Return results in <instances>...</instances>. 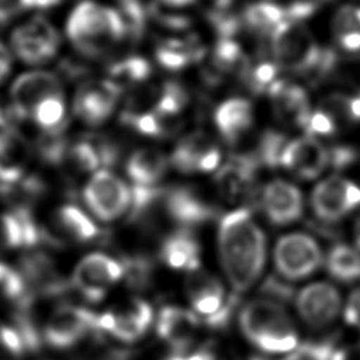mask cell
Wrapping results in <instances>:
<instances>
[{
    "instance_id": "obj_1",
    "label": "cell",
    "mask_w": 360,
    "mask_h": 360,
    "mask_svg": "<svg viewBox=\"0 0 360 360\" xmlns=\"http://www.w3.org/2000/svg\"><path fill=\"white\" fill-rule=\"evenodd\" d=\"M218 253L221 266L236 292L248 291L262 276L266 236L248 208H238L219 221Z\"/></svg>"
},
{
    "instance_id": "obj_2",
    "label": "cell",
    "mask_w": 360,
    "mask_h": 360,
    "mask_svg": "<svg viewBox=\"0 0 360 360\" xmlns=\"http://www.w3.org/2000/svg\"><path fill=\"white\" fill-rule=\"evenodd\" d=\"M66 35L83 56L104 55L114 44L127 38L118 11L94 1L79 3L68 17Z\"/></svg>"
},
{
    "instance_id": "obj_3",
    "label": "cell",
    "mask_w": 360,
    "mask_h": 360,
    "mask_svg": "<svg viewBox=\"0 0 360 360\" xmlns=\"http://www.w3.org/2000/svg\"><path fill=\"white\" fill-rule=\"evenodd\" d=\"M243 336L263 353H287L298 346V333L288 312L270 298L248 302L239 314Z\"/></svg>"
},
{
    "instance_id": "obj_4",
    "label": "cell",
    "mask_w": 360,
    "mask_h": 360,
    "mask_svg": "<svg viewBox=\"0 0 360 360\" xmlns=\"http://www.w3.org/2000/svg\"><path fill=\"white\" fill-rule=\"evenodd\" d=\"M186 291L193 309L202 316L205 325L211 329L226 328L239 304L238 295H228L215 276L198 269L190 271L186 280Z\"/></svg>"
},
{
    "instance_id": "obj_5",
    "label": "cell",
    "mask_w": 360,
    "mask_h": 360,
    "mask_svg": "<svg viewBox=\"0 0 360 360\" xmlns=\"http://www.w3.org/2000/svg\"><path fill=\"white\" fill-rule=\"evenodd\" d=\"M270 49L278 68L301 76L314 62L321 46L304 24L284 20L270 35Z\"/></svg>"
},
{
    "instance_id": "obj_6",
    "label": "cell",
    "mask_w": 360,
    "mask_h": 360,
    "mask_svg": "<svg viewBox=\"0 0 360 360\" xmlns=\"http://www.w3.org/2000/svg\"><path fill=\"white\" fill-rule=\"evenodd\" d=\"M89 211L100 221L110 222L124 215L131 205V190L107 169L96 172L83 188Z\"/></svg>"
},
{
    "instance_id": "obj_7",
    "label": "cell",
    "mask_w": 360,
    "mask_h": 360,
    "mask_svg": "<svg viewBox=\"0 0 360 360\" xmlns=\"http://www.w3.org/2000/svg\"><path fill=\"white\" fill-rule=\"evenodd\" d=\"M124 277L122 262L105 253H89L75 266L70 287L90 302L104 298L108 288Z\"/></svg>"
},
{
    "instance_id": "obj_8",
    "label": "cell",
    "mask_w": 360,
    "mask_h": 360,
    "mask_svg": "<svg viewBox=\"0 0 360 360\" xmlns=\"http://www.w3.org/2000/svg\"><path fill=\"white\" fill-rule=\"evenodd\" d=\"M96 315L89 308L60 305L51 312L41 328L42 342L56 350L70 349L96 330Z\"/></svg>"
},
{
    "instance_id": "obj_9",
    "label": "cell",
    "mask_w": 360,
    "mask_h": 360,
    "mask_svg": "<svg viewBox=\"0 0 360 360\" xmlns=\"http://www.w3.org/2000/svg\"><path fill=\"white\" fill-rule=\"evenodd\" d=\"M321 263L322 250L316 240L307 233H287L276 243L274 264L284 278H305L311 276Z\"/></svg>"
},
{
    "instance_id": "obj_10",
    "label": "cell",
    "mask_w": 360,
    "mask_h": 360,
    "mask_svg": "<svg viewBox=\"0 0 360 360\" xmlns=\"http://www.w3.org/2000/svg\"><path fill=\"white\" fill-rule=\"evenodd\" d=\"M10 42L20 60L28 65H41L56 55L60 38L51 21L44 17H32L13 31Z\"/></svg>"
},
{
    "instance_id": "obj_11",
    "label": "cell",
    "mask_w": 360,
    "mask_h": 360,
    "mask_svg": "<svg viewBox=\"0 0 360 360\" xmlns=\"http://www.w3.org/2000/svg\"><path fill=\"white\" fill-rule=\"evenodd\" d=\"M311 205L321 221L338 222L360 210V184L340 176H330L315 186Z\"/></svg>"
},
{
    "instance_id": "obj_12",
    "label": "cell",
    "mask_w": 360,
    "mask_h": 360,
    "mask_svg": "<svg viewBox=\"0 0 360 360\" xmlns=\"http://www.w3.org/2000/svg\"><path fill=\"white\" fill-rule=\"evenodd\" d=\"M18 271L34 300L38 297L62 295L70 285V283L62 277L56 262L38 248L25 250L20 259Z\"/></svg>"
},
{
    "instance_id": "obj_13",
    "label": "cell",
    "mask_w": 360,
    "mask_h": 360,
    "mask_svg": "<svg viewBox=\"0 0 360 360\" xmlns=\"http://www.w3.org/2000/svg\"><path fill=\"white\" fill-rule=\"evenodd\" d=\"M63 93L60 79L46 70L20 75L10 87V108L18 121L30 118L34 108L46 97Z\"/></svg>"
},
{
    "instance_id": "obj_14",
    "label": "cell",
    "mask_w": 360,
    "mask_h": 360,
    "mask_svg": "<svg viewBox=\"0 0 360 360\" xmlns=\"http://www.w3.org/2000/svg\"><path fill=\"white\" fill-rule=\"evenodd\" d=\"M152 319L150 305L141 298H134L121 309L97 314L96 330L105 332L122 342H135L148 332Z\"/></svg>"
},
{
    "instance_id": "obj_15",
    "label": "cell",
    "mask_w": 360,
    "mask_h": 360,
    "mask_svg": "<svg viewBox=\"0 0 360 360\" xmlns=\"http://www.w3.org/2000/svg\"><path fill=\"white\" fill-rule=\"evenodd\" d=\"M301 319L311 328H326L336 321L342 309V298L338 288L319 281L305 285L295 300Z\"/></svg>"
},
{
    "instance_id": "obj_16",
    "label": "cell",
    "mask_w": 360,
    "mask_h": 360,
    "mask_svg": "<svg viewBox=\"0 0 360 360\" xmlns=\"http://www.w3.org/2000/svg\"><path fill=\"white\" fill-rule=\"evenodd\" d=\"M163 211L183 229H191L215 215V208L193 187L176 186L165 190Z\"/></svg>"
},
{
    "instance_id": "obj_17",
    "label": "cell",
    "mask_w": 360,
    "mask_h": 360,
    "mask_svg": "<svg viewBox=\"0 0 360 360\" xmlns=\"http://www.w3.org/2000/svg\"><path fill=\"white\" fill-rule=\"evenodd\" d=\"M221 150L212 138L201 131L191 132L176 145L170 162L181 173L214 172L218 169Z\"/></svg>"
},
{
    "instance_id": "obj_18",
    "label": "cell",
    "mask_w": 360,
    "mask_h": 360,
    "mask_svg": "<svg viewBox=\"0 0 360 360\" xmlns=\"http://www.w3.org/2000/svg\"><path fill=\"white\" fill-rule=\"evenodd\" d=\"M120 91L110 79L86 82L75 96L73 111L87 125H100L112 114Z\"/></svg>"
},
{
    "instance_id": "obj_19",
    "label": "cell",
    "mask_w": 360,
    "mask_h": 360,
    "mask_svg": "<svg viewBox=\"0 0 360 360\" xmlns=\"http://www.w3.org/2000/svg\"><path fill=\"white\" fill-rule=\"evenodd\" d=\"M45 242L59 245L62 240L87 243L100 235L96 222L77 205L63 204L52 215L51 229L44 226Z\"/></svg>"
},
{
    "instance_id": "obj_20",
    "label": "cell",
    "mask_w": 360,
    "mask_h": 360,
    "mask_svg": "<svg viewBox=\"0 0 360 360\" xmlns=\"http://www.w3.org/2000/svg\"><path fill=\"white\" fill-rule=\"evenodd\" d=\"M281 166L300 179H315L329 166V149L314 136L304 135L285 145Z\"/></svg>"
},
{
    "instance_id": "obj_21",
    "label": "cell",
    "mask_w": 360,
    "mask_h": 360,
    "mask_svg": "<svg viewBox=\"0 0 360 360\" xmlns=\"http://www.w3.org/2000/svg\"><path fill=\"white\" fill-rule=\"evenodd\" d=\"M260 205L274 225H287L301 218L304 200L298 187L284 180H273L262 191Z\"/></svg>"
},
{
    "instance_id": "obj_22",
    "label": "cell",
    "mask_w": 360,
    "mask_h": 360,
    "mask_svg": "<svg viewBox=\"0 0 360 360\" xmlns=\"http://www.w3.org/2000/svg\"><path fill=\"white\" fill-rule=\"evenodd\" d=\"M31 156V145L15 127L0 131V191L24 179Z\"/></svg>"
},
{
    "instance_id": "obj_23",
    "label": "cell",
    "mask_w": 360,
    "mask_h": 360,
    "mask_svg": "<svg viewBox=\"0 0 360 360\" xmlns=\"http://www.w3.org/2000/svg\"><path fill=\"white\" fill-rule=\"evenodd\" d=\"M267 93L274 114L281 122L300 128L307 127L311 110L307 91L301 86L278 79L267 89Z\"/></svg>"
},
{
    "instance_id": "obj_24",
    "label": "cell",
    "mask_w": 360,
    "mask_h": 360,
    "mask_svg": "<svg viewBox=\"0 0 360 360\" xmlns=\"http://www.w3.org/2000/svg\"><path fill=\"white\" fill-rule=\"evenodd\" d=\"M259 166L252 153L233 155L217 172L215 181L219 194L228 201H235L250 194Z\"/></svg>"
},
{
    "instance_id": "obj_25",
    "label": "cell",
    "mask_w": 360,
    "mask_h": 360,
    "mask_svg": "<svg viewBox=\"0 0 360 360\" xmlns=\"http://www.w3.org/2000/svg\"><path fill=\"white\" fill-rule=\"evenodd\" d=\"M200 319L195 314L177 305L160 309L156 319V332L173 352L181 353L188 349L198 330Z\"/></svg>"
},
{
    "instance_id": "obj_26",
    "label": "cell",
    "mask_w": 360,
    "mask_h": 360,
    "mask_svg": "<svg viewBox=\"0 0 360 360\" xmlns=\"http://www.w3.org/2000/svg\"><path fill=\"white\" fill-rule=\"evenodd\" d=\"M214 121L219 135L228 143H236L252 127V104L245 98H229L218 105Z\"/></svg>"
},
{
    "instance_id": "obj_27",
    "label": "cell",
    "mask_w": 360,
    "mask_h": 360,
    "mask_svg": "<svg viewBox=\"0 0 360 360\" xmlns=\"http://www.w3.org/2000/svg\"><path fill=\"white\" fill-rule=\"evenodd\" d=\"M160 259L172 269L194 271L200 269V245L190 229L180 228L163 239Z\"/></svg>"
},
{
    "instance_id": "obj_28",
    "label": "cell",
    "mask_w": 360,
    "mask_h": 360,
    "mask_svg": "<svg viewBox=\"0 0 360 360\" xmlns=\"http://www.w3.org/2000/svg\"><path fill=\"white\" fill-rule=\"evenodd\" d=\"M125 169L132 186H158L167 170V158L155 148L138 149L129 156Z\"/></svg>"
},
{
    "instance_id": "obj_29",
    "label": "cell",
    "mask_w": 360,
    "mask_h": 360,
    "mask_svg": "<svg viewBox=\"0 0 360 360\" xmlns=\"http://www.w3.org/2000/svg\"><path fill=\"white\" fill-rule=\"evenodd\" d=\"M287 17L285 8L270 1L249 4L242 15V22L249 31L260 37L271 35L274 28Z\"/></svg>"
},
{
    "instance_id": "obj_30",
    "label": "cell",
    "mask_w": 360,
    "mask_h": 360,
    "mask_svg": "<svg viewBox=\"0 0 360 360\" xmlns=\"http://www.w3.org/2000/svg\"><path fill=\"white\" fill-rule=\"evenodd\" d=\"M329 274L340 283H356L360 280V250L346 243L335 245L326 257Z\"/></svg>"
},
{
    "instance_id": "obj_31",
    "label": "cell",
    "mask_w": 360,
    "mask_h": 360,
    "mask_svg": "<svg viewBox=\"0 0 360 360\" xmlns=\"http://www.w3.org/2000/svg\"><path fill=\"white\" fill-rule=\"evenodd\" d=\"M30 118L37 124L42 134H63L68 124L63 93L52 94L42 100L34 108Z\"/></svg>"
},
{
    "instance_id": "obj_32",
    "label": "cell",
    "mask_w": 360,
    "mask_h": 360,
    "mask_svg": "<svg viewBox=\"0 0 360 360\" xmlns=\"http://www.w3.org/2000/svg\"><path fill=\"white\" fill-rule=\"evenodd\" d=\"M62 165H66L75 173H90L101 165L98 152L90 135L72 143L69 142Z\"/></svg>"
},
{
    "instance_id": "obj_33",
    "label": "cell",
    "mask_w": 360,
    "mask_h": 360,
    "mask_svg": "<svg viewBox=\"0 0 360 360\" xmlns=\"http://www.w3.org/2000/svg\"><path fill=\"white\" fill-rule=\"evenodd\" d=\"M150 63L142 56H129L110 66V80L121 90L127 86L138 84L150 76Z\"/></svg>"
},
{
    "instance_id": "obj_34",
    "label": "cell",
    "mask_w": 360,
    "mask_h": 360,
    "mask_svg": "<svg viewBox=\"0 0 360 360\" xmlns=\"http://www.w3.org/2000/svg\"><path fill=\"white\" fill-rule=\"evenodd\" d=\"M0 297L11 302L15 308L32 304L35 300L30 295L18 269L0 260Z\"/></svg>"
},
{
    "instance_id": "obj_35",
    "label": "cell",
    "mask_w": 360,
    "mask_h": 360,
    "mask_svg": "<svg viewBox=\"0 0 360 360\" xmlns=\"http://www.w3.org/2000/svg\"><path fill=\"white\" fill-rule=\"evenodd\" d=\"M287 139L281 132L267 129L259 138L257 146L252 153L259 165L267 167H277L281 165V155L287 145Z\"/></svg>"
},
{
    "instance_id": "obj_36",
    "label": "cell",
    "mask_w": 360,
    "mask_h": 360,
    "mask_svg": "<svg viewBox=\"0 0 360 360\" xmlns=\"http://www.w3.org/2000/svg\"><path fill=\"white\" fill-rule=\"evenodd\" d=\"M115 10L122 20L127 38L139 39L146 25V11L141 0H117Z\"/></svg>"
},
{
    "instance_id": "obj_37",
    "label": "cell",
    "mask_w": 360,
    "mask_h": 360,
    "mask_svg": "<svg viewBox=\"0 0 360 360\" xmlns=\"http://www.w3.org/2000/svg\"><path fill=\"white\" fill-rule=\"evenodd\" d=\"M336 349L333 338L309 340L297 346L281 360H332Z\"/></svg>"
},
{
    "instance_id": "obj_38",
    "label": "cell",
    "mask_w": 360,
    "mask_h": 360,
    "mask_svg": "<svg viewBox=\"0 0 360 360\" xmlns=\"http://www.w3.org/2000/svg\"><path fill=\"white\" fill-rule=\"evenodd\" d=\"M187 101V93L180 83L166 82L162 84V93L155 111L162 115H179Z\"/></svg>"
},
{
    "instance_id": "obj_39",
    "label": "cell",
    "mask_w": 360,
    "mask_h": 360,
    "mask_svg": "<svg viewBox=\"0 0 360 360\" xmlns=\"http://www.w3.org/2000/svg\"><path fill=\"white\" fill-rule=\"evenodd\" d=\"M336 65L338 53L332 48L321 46L316 58L301 76L312 86H316L336 69Z\"/></svg>"
},
{
    "instance_id": "obj_40",
    "label": "cell",
    "mask_w": 360,
    "mask_h": 360,
    "mask_svg": "<svg viewBox=\"0 0 360 360\" xmlns=\"http://www.w3.org/2000/svg\"><path fill=\"white\" fill-rule=\"evenodd\" d=\"M124 277L132 288L142 290L150 284L152 263L143 256H132L122 260Z\"/></svg>"
},
{
    "instance_id": "obj_41",
    "label": "cell",
    "mask_w": 360,
    "mask_h": 360,
    "mask_svg": "<svg viewBox=\"0 0 360 360\" xmlns=\"http://www.w3.org/2000/svg\"><path fill=\"white\" fill-rule=\"evenodd\" d=\"M277 72H278V66L276 62L263 59L256 66L250 68L249 76L245 83L249 86L252 91L262 93L277 80L276 79Z\"/></svg>"
},
{
    "instance_id": "obj_42",
    "label": "cell",
    "mask_w": 360,
    "mask_h": 360,
    "mask_svg": "<svg viewBox=\"0 0 360 360\" xmlns=\"http://www.w3.org/2000/svg\"><path fill=\"white\" fill-rule=\"evenodd\" d=\"M149 14L156 22L172 30H186L191 25V20L186 14L174 11V8L166 7L156 0L149 4Z\"/></svg>"
},
{
    "instance_id": "obj_43",
    "label": "cell",
    "mask_w": 360,
    "mask_h": 360,
    "mask_svg": "<svg viewBox=\"0 0 360 360\" xmlns=\"http://www.w3.org/2000/svg\"><path fill=\"white\" fill-rule=\"evenodd\" d=\"M208 20L221 38H232L242 27V18L228 13L226 8H214L208 13Z\"/></svg>"
},
{
    "instance_id": "obj_44",
    "label": "cell",
    "mask_w": 360,
    "mask_h": 360,
    "mask_svg": "<svg viewBox=\"0 0 360 360\" xmlns=\"http://www.w3.org/2000/svg\"><path fill=\"white\" fill-rule=\"evenodd\" d=\"M307 135L314 136H330L336 132V120L328 114L326 111L318 108L316 111L311 112L309 121L305 127Z\"/></svg>"
},
{
    "instance_id": "obj_45",
    "label": "cell",
    "mask_w": 360,
    "mask_h": 360,
    "mask_svg": "<svg viewBox=\"0 0 360 360\" xmlns=\"http://www.w3.org/2000/svg\"><path fill=\"white\" fill-rule=\"evenodd\" d=\"M332 28L336 35L347 31L360 30V7H354V6L340 7L332 20Z\"/></svg>"
},
{
    "instance_id": "obj_46",
    "label": "cell",
    "mask_w": 360,
    "mask_h": 360,
    "mask_svg": "<svg viewBox=\"0 0 360 360\" xmlns=\"http://www.w3.org/2000/svg\"><path fill=\"white\" fill-rule=\"evenodd\" d=\"M262 291H263L266 295L271 297L270 300L277 301V302H278V301H281V302L288 301V300H291V297H292V288H291V285L283 283L281 280H278V278H276V277H269V278L263 283Z\"/></svg>"
},
{
    "instance_id": "obj_47",
    "label": "cell",
    "mask_w": 360,
    "mask_h": 360,
    "mask_svg": "<svg viewBox=\"0 0 360 360\" xmlns=\"http://www.w3.org/2000/svg\"><path fill=\"white\" fill-rule=\"evenodd\" d=\"M343 316L347 325L360 329V287L350 292L345 305Z\"/></svg>"
},
{
    "instance_id": "obj_48",
    "label": "cell",
    "mask_w": 360,
    "mask_h": 360,
    "mask_svg": "<svg viewBox=\"0 0 360 360\" xmlns=\"http://www.w3.org/2000/svg\"><path fill=\"white\" fill-rule=\"evenodd\" d=\"M356 160V153L347 146H335L329 149V166L336 170L346 169Z\"/></svg>"
},
{
    "instance_id": "obj_49",
    "label": "cell",
    "mask_w": 360,
    "mask_h": 360,
    "mask_svg": "<svg viewBox=\"0 0 360 360\" xmlns=\"http://www.w3.org/2000/svg\"><path fill=\"white\" fill-rule=\"evenodd\" d=\"M336 39H338L339 46L347 52L360 51V30L338 34Z\"/></svg>"
},
{
    "instance_id": "obj_50",
    "label": "cell",
    "mask_w": 360,
    "mask_h": 360,
    "mask_svg": "<svg viewBox=\"0 0 360 360\" xmlns=\"http://www.w3.org/2000/svg\"><path fill=\"white\" fill-rule=\"evenodd\" d=\"M21 13V0H0V25L10 22Z\"/></svg>"
},
{
    "instance_id": "obj_51",
    "label": "cell",
    "mask_w": 360,
    "mask_h": 360,
    "mask_svg": "<svg viewBox=\"0 0 360 360\" xmlns=\"http://www.w3.org/2000/svg\"><path fill=\"white\" fill-rule=\"evenodd\" d=\"M62 3V0H21V11H44Z\"/></svg>"
},
{
    "instance_id": "obj_52",
    "label": "cell",
    "mask_w": 360,
    "mask_h": 360,
    "mask_svg": "<svg viewBox=\"0 0 360 360\" xmlns=\"http://www.w3.org/2000/svg\"><path fill=\"white\" fill-rule=\"evenodd\" d=\"M11 70V55L6 45L0 41V83L8 76Z\"/></svg>"
},
{
    "instance_id": "obj_53",
    "label": "cell",
    "mask_w": 360,
    "mask_h": 360,
    "mask_svg": "<svg viewBox=\"0 0 360 360\" xmlns=\"http://www.w3.org/2000/svg\"><path fill=\"white\" fill-rule=\"evenodd\" d=\"M332 360H360V345L357 347L336 349Z\"/></svg>"
},
{
    "instance_id": "obj_54",
    "label": "cell",
    "mask_w": 360,
    "mask_h": 360,
    "mask_svg": "<svg viewBox=\"0 0 360 360\" xmlns=\"http://www.w3.org/2000/svg\"><path fill=\"white\" fill-rule=\"evenodd\" d=\"M160 4L170 7V8H183V7H188L195 4L197 0H156Z\"/></svg>"
},
{
    "instance_id": "obj_55",
    "label": "cell",
    "mask_w": 360,
    "mask_h": 360,
    "mask_svg": "<svg viewBox=\"0 0 360 360\" xmlns=\"http://www.w3.org/2000/svg\"><path fill=\"white\" fill-rule=\"evenodd\" d=\"M212 360H239L233 353L228 350H221L217 346H214V357Z\"/></svg>"
},
{
    "instance_id": "obj_56",
    "label": "cell",
    "mask_w": 360,
    "mask_h": 360,
    "mask_svg": "<svg viewBox=\"0 0 360 360\" xmlns=\"http://www.w3.org/2000/svg\"><path fill=\"white\" fill-rule=\"evenodd\" d=\"M354 242H356V248L360 250V217L354 225Z\"/></svg>"
},
{
    "instance_id": "obj_57",
    "label": "cell",
    "mask_w": 360,
    "mask_h": 360,
    "mask_svg": "<svg viewBox=\"0 0 360 360\" xmlns=\"http://www.w3.org/2000/svg\"><path fill=\"white\" fill-rule=\"evenodd\" d=\"M217 8H228V6L232 3V0H214Z\"/></svg>"
}]
</instances>
